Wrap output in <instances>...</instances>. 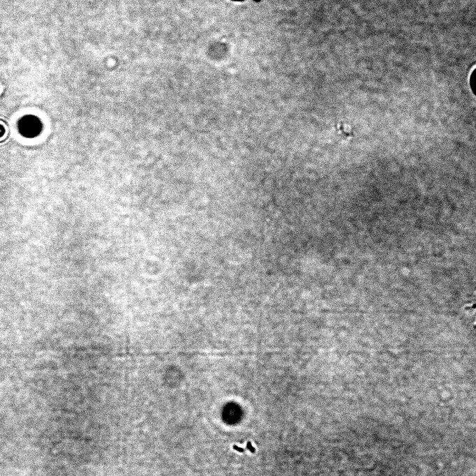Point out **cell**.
<instances>
[{
  "mask_svg": "<svg viewBox=\"0 0 476 476\" xmlns=\"http://www.w3.org/2000/svg\"><path fill=\"white\" fill-rule=\"evenodd\" d=\"M21 132L26 136H34L40 130L39 121L34 117H27L20 122Z\"/></svg>",
  "mask_w": 476,
  "mask_h": 476,
  "instance_id": "obj_1",
  "label": "cell"
}]
</instances>
